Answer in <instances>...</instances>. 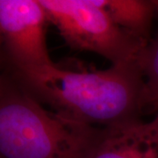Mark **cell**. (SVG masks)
<instances>
[{"label": "cell", "mask_w": 158, "mask_h": 158, "mask_svg": "<svg viewBox=\"0 0 158 158\" xmlns=\"http://www.w3.org/2000/svg\"><path fill=\"white\" fill-rule=\"evenodd\" d=\"M48 23L40 0H0V38L13 73H27L54 62L46 41Z\"/></svg>", "instance_id": "obj_4"}, {"label": "cell", "mask_w": 158, "mask_h": 158, "mask_svg": "<svg viewBox=\"0 0 158 158\" xmlns=\"http://www.w3.org/2000/svg\"><path fill=\"white\" fill-rule=\"evenodd\" d=\"M1 42H2V41H1V38H0V44H1Z\"/></svg>", "instance_id": "obj_8"}, {"label": "cell", "mask_w": 158, "mask_h": 158, "mask_svg": "<svg viewBox=\"0 0 158 158\" xmlns=\"http://www.w3.org/2000/svg\"><path fill=\"white\" fill-rule=\"evenodd\" d=\"M98 128L47 110L0 76V158H84Z\"/></svg>", "instance_id": "obj_2"}, {"label": "cell", "mask_w": 158, "mask_h": 158, "mask_svg": "<svg viewBox=\"0 0 158 158\" xmlns=\"http://www.w3.org/2000/svg\"><path fill=\"white\" fill-rule=\"evenodd\" d=\"M155 1L156 18L158 19V0ZM145 83V99L147 110L158 112V30L150 40L140 60Z\"/></svg>", "instance_id": "obj_7"}, {"label": "cell", "mask_w": 158, "mask_h": 158, "mask_svg": "<svg viewBox=\"0 0 158 158\" xmlns=\"http://www.w3.org/2000/svg\"><path fill=\"white\" fill-rule=\"evenodd\" d=\"M84 158H158V112L149 121L99 127Z\"/></svg>", "instance_id": "obj_5"}, {"label": "cell", "mask_w": 158, "mask_h": 158, "mask_svg": "<svg viewBox=\"0 0 158 158\" xmlns=\"http://www.w3.org/2000/svg\"><path fill=\"white\" fill-rule=\"evenodd\" d=\"M40 2L49 23L72 48L98 54L112 65L140 63L148 44L119 28L94 0Z\"/></svg>", "instance_id": "obj_3"}, {"label": "cell", "mask_w": 158, "mask_h": 158, "mask_svg": "<svg viewBox=\"0 0 158 158\" xmlns=\"http://www.w3.org/2000/svg\"><path fill=\"white\" fill-rule=\"evenodd\" d=\"M13 78L52 111L92 127L141 118L147 110L140 63L79 70L53 62L27 73L14 74Z\"/></svg>", "instance_id": "obj_1"}, {"label": "cell", "mask_w": 158, "mask_h": 158, "mask_svg": "<svg viewBox=\"0 0 158 158\" xmlns=\"http://www.w3.org/2000/svg\"><path fill=\"white\" fill-rule=\"evenodd\" d=\"M119 28L145 44L150 41L155 1L148 0H94Z\"/></svg>", "instance_id": "obj_6"}]
</instances>
